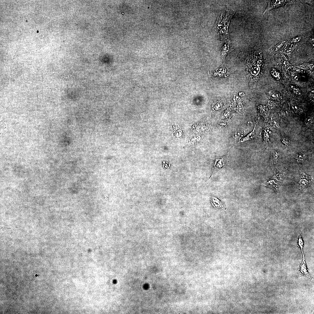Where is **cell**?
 <instances>
[{"label": "cell", "instance_id": "3", "mask_svg": "<svg viewBox=\"0 0 314 314\" xmlns=\"http://www.w3.org/2000/svg\"><path fill=\"white\" fill-rule=\"evenodd\" d=\"M232 44L230 39L226 40L220 49L221 56L224 61L225 60L226 57L228 54L233 50Z\"/></svg>", "mask_w": 314, "mask_h": 314}, {"label": "cell", "instance_id": "5", "mask_svg": "<svg viewBox=\"0 0 314 314\" xmlns=\"http://www.w3.org/2000/svg\"><path fill=\"white\" fill-rule=\"evenodd\" d=\"M289 1H271L268 3V6L264 12V13L270 10L275 8H278L285 5Z\"/></svg>", "mask_w": 314, "mask_h": 314}, {"label": "cell", "instance_id": "1", "mask_svg": "<svg viewBox=\"0 0 314 314\" xmlns=\"http://www.w3.org/2000/svg\"><path fill=\"white\" fill-rule=\"evenodd\" d=\"M235 13L234 10H222L219 13L213 31L222 40L230 39L229 28L230 21Z\"/></svg>", "mask_w": 314, "mask_h": 314}, {"label": "cell", "instance_id": "18", "mask_svg": "<svg viewBox=\"0 0 314 314\" xmlns=\"http://www.w3.org/2000/svg\"><path fill=\"white\" fill-rule=\"evenodd\" d=\"M274 71V72H273L274 73L273 75H274V76L276 77H278L279 74V72H277L276 71Z\"/></svg>", "mask_w": 314, "mask_h": 314}, {"label": "cell", "instance_id": "12", "mask_svg": "<svg viewBox=\"0 0 314 314\" xmlns=\"http://www.w3.org/2000/svg\"><path fill=\"white\" fill-rule=\"evenodd\" d=\"M305 155L303 153H299L297 154L295 158V160L297 162L299 163H301L303 162L305 159Z\"/></svg>", "mask_w": 314, "mask_h": 314}, {"label": "cell", "instance_id": "16", "mask_svg": "<svg viewBox=\"0 0 314 314\" xmlns=\"http://www.w3.org/2000/svg\"><path fill=\"white\" fill-rule=\"evenodd\" d=\"M280 96V94L278 93L274 92L271 94V97L273 99H278Z\"/></svg>", "mask_w": 314, "mask_h": 314}, {"label": "cell", "instance_id": "13", "mask_svg": "<svg viewBox=\"0 0 314 314\" xmlns=\"http://www.w3.org/2000/svg\"><path fill=\"white\" fill-rule=\"evenodd\" d=\"M280 155V153L278 151H275L274 152L273 154V158L274 162L276 163L278 161Z\"/></svg>", "mask_w": 314, "mask_h": 314}, {"label": "cell", "instance_id": "10", "mask_svg": "<svg viewBox=\"0 0 314 314\" xmlns=\"http://www.w3.org/2000/svg\"><path fill=\"white\" fill-rule=\"evenodd\" d=\"M256 124H256L253 131L246 136L242 139L240 141V143L243 142L253 140L256 137V136L255 134V130Z\"/></svg>", "mask_w": 314, "mask_h": 314}, {"label": "cell", "instance_id": "6", "mask_svg": "<svg viewBox=\"0 0 314 314\" xmlns=\"http://www.w3.org/2000/svg\"><path fill=\"white\" fill-rule=\"evenodd\" d=\"M275 181L273 178L264 182L263 185L270 188L274 190L276 192H279V184Z\"/></svg>", "mask_w": 314, "mask_h": 314}, {"label": "cell", "instance_id": "2", "mask_svg": "<svg viewBox=\"0 0 314 314\" xmlns=\"http://www.w3.org/2000/svg\"><path fill=\"white\" fill-rule=\"evenodd\" d=\"M313 179L311 177L304 173L300 175L298 184L301 187L305 188L308 187L311 185Z\"/></svg>", "mask_w": 314, "mask_h": 314}, {"label": "cell", "instance_id": "14", "mask_svg": "<svg viewBox=\"0 0 314 314\" xmlns=\"http://www.w3.org/2000/svg\"><path fill=\"white\" fill-rule=\"evenodd\" d=\"M304 122L306 126H309L312 123L313 120L311 117H308L305 119Z\"/></svg>", "mask_w": 314, "mask_h": 314}, {"label": "cell", "instance_id": "17", "mask_svg": "<svg viewBox=\"0 0 314 314\" xmlns=\"http://www.w3.org/2000/svg\"><path fill=\"white\" fill-rule=\"evenodd\" d=\"M241 133L238 132H235L233 134V137L235 139H237L240 137Z\"/></svg>", "mask_w": 314, "mask_h": 314}, {"label": "cell", "instance_id": "7", "mask_svg": "<svg viewBox=\"0 0 314 314\" xmlns=\"http://www.w3.org/2000/svg\"><path fill=\"white\" fill-rule=\"evenodd\" d=\"M225 163L226 159L224 158L217 159L214 165L213 173H214L218 170L223 167L225 165Z\"/></svg>", "mask_w": 314, "mask_h": 314}, {"label": "cell", "instance_id": "19", "mask_svg": "<svg viewBox=\"0 0 314 314\" xmlns=\"http://www.w3.org/2000/svg\"><path fill=\"white\" fill-rule=\"evenodd\" d=\"M220 125L226 126V123L225 122H221L219 124Z\"/></svg>", "mask_w": 314, "mask_h": 314}, {"label": "cell", "instance_id": "11", "mask_svg": "<svg viewBox=\"0 0 314 314\" xmlns=\"http://www.w3.org/2000/svg\"><path fill=\"white\" fill-rule=\"evenodd\" d=\"M298 244L299 247L301 250L303 255V259H305V255L303 251V249L304 247V242L303 240V237L301 235H300L298 238Z\"/></svg>", "mask_w": 314, "mask_h": 314}, {"label": "cell", "instance_id": "4", "mask_svg": "<svg viewBox=\"0 0 314 314\" xmlns=\"http://www.w3.org/2000/svg\"><path fill=\"white\" fill-rule=\"evenodd\" d=\"M299 277H305L311 280V277L308 272L305 259L303 260L300 265V267L297 271Z\"/></svg>", "mask_w": 314, "mask_h": 314}, {"label": "cell", "instance_id": "9", "mask_svg": "<svg viewBox=\"0 0 314 314\" xmlns=\"http://www.w3.org/2000/svg\"><path fill=\"white\" fill-rule=\"evenodd\" d=\"M272 133L271 129L269 126H266L264 129L263 136L264 140L265 142L267 143L269 142L270 135Z\"/></svg>", "mask_w": 314, "mask_h": 314}, {"label": "cell", "instance_id": "15", "mask_svg": "<svg viewBox=\"0 0 314 314\" xmlns=\"http://www.w3.org/2000/svg\"><path fill=\"white\" fill-rule=\"evenodd\" d=\"M282 143L286 146H288L290 144V141L289 139L285 138L281 140Z\"/></svg>", "mask_w": 314, "mask_h": 314}, {"label": "cell", "instance_id": "8", "mask_svg": "<svg viewBox=\"0 0 314 314\" xmlns=\"http://www.w3.org/2000/svg\"><path fill=\"white\" fill-rule=\"evenodd\" d=\"M212 200L213 205L215 208L219 209L225 210L223 203L219 200L216 198L213 197Z\"/></svg>", "mask_w": 314, "mask_h": 314}]
</instances>
